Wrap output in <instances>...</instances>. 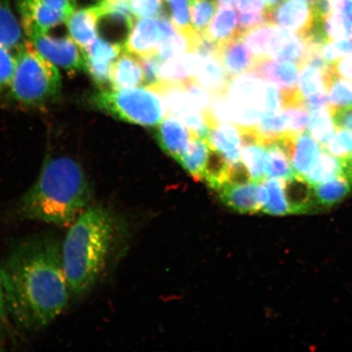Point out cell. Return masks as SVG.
Masks as SVG:
<instances>
[{"label": "cell", "instance_id": "cell-1", "mask_svg": "<svg viewBox=\"0 0 352 352\" xmlns=\"http://www.w3.org/2000/svg\"><path fill=\"white\" fill-rule=\"evenodd\" d=\"M8 316L16 327L35 332L58 318L70 293L63 241L42 232L15 241L0 266Z\"/></svg>", "mask_w": 352, "mask_h": 352}, {"label": "cell", "instance_id": "cell-2", "mask_svg": "<svg viewBox=\"0 0 352 352\" xmlns=\"http://www.w3.org/2000/svg\"><path fill=\"white\" fill-rule=\"evenodd\" d=\"M94 190L78 162L69 157L47 158L32 187L21 197V219L69 228L94 204Z\"/></svg>", "mask_w": 352, "mask_h": 352}, {"label": "cell", "instance_id": "cell-3", "mask_svg": "<svg viewBox=\"0 0 352 352\" xmlns=\"http://www.w3.org/2000/svg\"><path fill=\"white\" fill-rule=\"evenodd\" d=\"M112 211L92 204L74 221L63 241V261L70 298L87 296L107 267L116 236Z\"/></svg>", "mask_w": 352, "mask_h": 352}, {"label": "cell", "instance_id": "cell-4", "mask_svg": "<svg viewBox=\"0 0 352 352\" xmlns=\"http://www.w3.org/2000/svg\"><path fill=\"white\" fill-rule=\"evenodd\" d=\"M11 82L12 98L25 107H38L60 94L61 78L56 65L39 54L32 41L21 44Z\"/></svg>", "mask_w": 352, "mask_h": 352}, {"label": "cell", "instance_id": "cell-5", "mask_svg": "<svg viewBox=\"0 0 352 352\" xmlns=\"http://www.w3.org/2000/svg\"><path fill=\"white\" fill-rule=\"evenodd\" d=\"M91 102L109 116L143 126L157 127L168 116L164 100L146 86L118 90L101 88L92 96Z\"/></svg>", "mask_w": 352, "mask_h": 352}, {"label": "cell", "instance_id": "cell-6", "mask_svg": "<svg viewBox=\"0 0 352 352\" xmlns=\"http://www.w3.org/2000/svg\"><path fill=\"white\" fill-rule=\"evenodd\" d=\"M299 68L300 66L292 61L265 57L257 60L252 72L250 73L278 87L283 96L285 108L290 105H302V100L298 90Z\"/></svg>", "mask_w": 352, "mask_h": 352}, {"label": "cell", "instance_id": "cell-7", "mask_svg": "<svg viewBox=\"0 0 352 352\" xmlns=\"http://www.w3.org/2000/svg\"><path fill=\"white\" fill-rule=\"evenodd\" d=\"M39 54L52 64L69 72L85 69L82 51L70 37L54 38L47 34H38L30 38Z\"/></svg>", "mask_w": 352, "mask_h": 352}, {"label": "cell", "instance_id": "cell-8", "mask_svg": "<svg viewBox=\"0 0 352 352\" xmlns=\"http://www.w3.org/2000/svg\"><path fill=\"white\" fill-rule=\"evenodd\" d=\"M270 22L305 38L314 30L316 16L311 3L302 0H284L270 10Z\"/></svg>", "mask_w": 352, "mask_h": 352}, {"label": "cell", "instance_id": "cell-9", "mask_svg": "<svg viewBox=\"0 0 352 352\" xmlns=\"http://www.w3.org/2000/svg\"><path fill=\"white\" fill-rule=\"evenodd\" d=\"M17 6L22 28L30 38L47 34L48 30L68 19L63 12L52 10L43 0H17Z\"/></svg>", "mask_w": 352, "mask_h": 352}, {"label": "cell", "instance_id": "cell-10", "mask_svg": "<svg viewBox=\"0 0 352 352\" xmlns=\"http://www.w3.org/2000/svg\"><path fill=\"white\" fill-rule=\"evenodd\" d=\"M162 39L164 33L157 19L143 17L135 20L123 43V50L135 57L156 54Z\"/></svg>", "mask_w": 352, "mask_h": 352}, {"label": "cell", "instance_id": "cell-11", "mask_svg": "<svg viewBox=\"0 0 352 352\" xmlns=\"http://www.w3.org/2000/svg\"><path fill=\"white\" fill-rule=\"evenodd\" d=\"M267 83L252 73L233 78L228 87L227 95L236 108L254 109L263 112Z\"/></svg>", "mask_w": 352, "mask_h": 352}, {"label": "cell", "instance_id": "cell-12", "mask_svg": "<svg viewBox=\"0 0 352 352\" xmlns=\"http://www.w3.org/2000/svg\"><path fill=\"white\" fill-rule=\"evenodd\" d=\"M254 180L226 184L218 190L224 204L239 213H258L262 211L259 187Z\"/></svg>", "mask_w": 352, "mask_h": 352}, {"label": "cell", "instance_id": "cell-13", "mask_svg": "<svg viewBox=\"0 0 352 352\" xmlns=\"http://www.w3.org/2000/svg\"><path fill=\"white\" fill-rule=\"evenodd\" d=\"M284 142L289 149L290 160L297 177L305 179L318 162L320 148L307 132L300 135H285Z\"/></svg>", "mask_w": 352, "mask_h": 352}, {"label": "cell", "instance_id": "cell-14", "mask_svg": "<svg viewBox=\"0 0 352 352\" xmlns=\"http://www.w3.org/2000/svg\"><path fill=\"white\" fill-rule=\"evenodd\" d=\"M101 20H103V16L99 3L74 11L66 21L69 37L82 50H85L98 38Z\"/></svg>", "mask_w": 352, "mask_h": 352}, {"label": "cell", "instance_id": "cell-15", "mask_svg": "<svg viewBox=\"0 0 352 352\" xmlns=\"http://www.w3.org/2000/svg\"><path fill=\"white\" fill-rule=\"evenodd\" d=\"M307 56V44L305 38L276 25L268 48V57L292 61L302 67L305 64Z\"/></svg>", "mask_w": 352, "mask_h": 352}, {"label": "cell", "instance_id": "cell-16", "mask_svg": "<svg viewBox=\"0 0 352 352\" xmlns=\"http://www.w3.org/2000/svg\"><path fill=\"white\" fill-rule=\"evenodd\" d=\"M208 140L211 149L221 154L233 169H245L241 160V135L236 126L222 123L214 126L210 130Z\"/></svg>", "mask_w": 352, "mask_h": 352}, {"label": "cell", "instance_id": "cell-17", "mask_svg": "<svg viewBox=\"0 0 352 352\" xmlns=\"http://www.w3.org/2000/svg\"><path fill=\"white\" fill-rule=\"evenodd\" d=\"M188 131L178 118L167 116L157 126V142L162 151L178 162L192 138Z\"/></svg>", "mask_w": 352, "mask_h": 352}, {"label": "cell", "instance_id": "cell-18", "mask_svg": "<svg viewBox=\"0 0 352 352\" xmlns=\"http://www.w3.org/2000/svg\"><path fill=\"white\" fill-rule=\"evenodd\" d=\"M298 82V94L308 111L329 105L324 74L314 65L302 66Z\"/></svg>", "mask_w": 352, "mask_h": 352}, {"label": "cell", "instance_id": "cell-19", "mask_svg": "<svg viewBox=\"0 0 352 352\" xmlns=\"http://www.w3.org/2000/svg\"><path fill=\"white\" fill-rule=\"evenodd\" d=\"M218 58L230 80L233 78L252 72L256 58L246 45L241 35L220 46Z\"/></svg>", "mask_w": 352, "mask_h": 352}, {"label": "cell", "instance_id": "cell-20", "mask_svg": "<svg viewBox=\"0 0 352 352\" xmlns=\"http://www.w3.org/2000/svg\"><path fill=\"white\" fill-rule=\"evenodd\" d=\"M241 161L250 179L261 182L266 179L267 147L257 131L242 132Z\"/></svg>", "mask_w": 352, "mask_h": 352}, {"label": "cell", "instance_id": "cell-21", "mask_svg": "<svg viewBox=\"0 0 352 352\" xmlns=\"http://www.w3.org/2000/svg\"><path fill=\"white\" fill-rule=\"evenodd\" d=\"M110 87L112 89H126L144 85V72L140 61L127 52L113 61L110 72Z\"/></svg>", "mask_w": 352, "mask_h": 352}, {"label": "cell", "instance_id": "cell-22", "mask_svg": "<svg viewBox=\"0 0 352 352\" xmlns=\"http://www.w3.org/2000/svg\"><path fill=\"white\" fill-rule=\"evenodd\" d=\"M201 60L200 55L190 52L164 63L160 69L161 82L184 85L189 81L195 80Z\"/></svg>", "mask_w": 352, "mask_h": 352}, {"label": "cell", "instance_id": "cell-23", "mask_svg": "<svg viewBox=\"0 0 352 352\" xmlns=\"http://www.w3.org/2000/svg\"><path fill=\"white\" fill-rule=\"evenodd\" d=\"M195 81L212 96L227 94L230 79L217 56L202 57Z\"/></svg>", "mask_w": 352, "mask_h": 352}, {"label": "cell", "instance_id": "cell-24", "mask_svg": "<svg viewBox=\"0 0 352 352\" xmlns=\"http://www.w3.org/2000/svg\"><path fill=\"white\" fill-rule=\"evenodd\" d=\"M266 177L287 180L296 177L289 149L283 138L266 144Z\"/></svg>", "mask_w": 352, "mask_h": 352}, {"label": "cell", "instance_id": "cell-25", "mask_svg": "<svg viewBox=\"0 0 352 352\" xmlns=\"http://www.w3.org/2000/svg\"><path fill=\"white\" fill-rule=\"evenodd\" d=\"M311 33L325 43L352 39V19L340 13L320 17Z\"/></svg>", "mask_w": 352, "mask_h": 352}, {"label": "cell", "instance_id": "cell-26", "mask_svg": "<svg viewBox=\"0 0 352 352\" xmlns=\"http://www.w3.org/2000/svg\"><path fill=\"white\" fill-rule=\"evenodd\" d=\"M236 14L232 6H219V10L205 34L212 41L222 45L241 35Z\"/></svg>", "mask_w": 352, "mask_h": 352}, {"label": "cell", "instance_id": "cell-27", "mask_svg": "<svg viewBox=\"0 0 352 352\" xmlns=\"http://www.w3.org/2000/svg\"><path fill=\"white\" fill-rule=\"evenodd\" d=\"M211 148L208 139L192 138L186 151L178 162L195 180L204 178Z\"/></svg>", "mask_w": 352, "mask_h": 352}, {"label": "cell", "instance_id": "cell-28", "mask_svg": "<svg viewBox=\"0 0 352 352\" xmlns=\"http://www.w3.org/2000/svg\"><path fill=\"white\" fill-rule=\"evenodd\" d=\"M311 186L316 202L323 206L338 204L352 190V183L344 175Z\"/></svg>", "mask_w": 352, "mask_h": 352}, {"label": "cell", "instance_id": "cell-29", "mask_svg": "<svg viewBox=\"0 0 352 352\" xmlns=\"http://www.w3.org/2000/svg\"><path fill=\"white\" fill-rule=\"evenodd\" d=\"M307 126L311 135L322 147L331 140L337 129L329 105L310 110Z\"/></svg>", "mask_w": 352, "mask_h": 352}, {"label": "cell", "instance_id": "cell-30", "mask_svg": "<svg viewBox=\"0 0 352 352\" xmlns=\"http://www.w3.org/2000/svg\"><path fill=\"white\" fill-rule=\"evenodd\" d=\"M22 44V30L6 0H0V47L13 50Z\"/></svg>", "mask_w": 352, "mask_h": 352}, {"label": "cell", "instance_id": "cell-31", "mask_svg": "<svg viewBox=\"0 0 352 352\" xmlns=\"http://www.w3.org/2000/svg\"><path fill=\"white\" fill-rule=\"evenodd\" d=\"M327 81L329 107L331 111L352 107V81L346 80L329 72L324 74Z\"/></svg>", "mask_w": 352, "mask_h": 352}, {"label": "cell", "instance_id": "cell-32", "mask_svg": "<svg viewBox=\"0 0 352 352\" xmlns=\"http://www.w3.org/2000/svg\"><path fill=\"white\" fill-rule=\"evenodd\" d=\"M263 183L267 190V201L262 212L277 217L292 214L285 195V180L267 178L263 180Z\"/></svg>", "mask_w": 352, "mask_h": 352}, {"label": "cell", "instance_id": "cell-33", "mask_svg": "<svg viewBox=\"0 0 352 352\" xmlns=\"http://www.w3.org/2000/svg\"><path fill=\"white\" fill-rule=\"evenodd\" d=\"M197 32L190 34L180 32L176 28L173 34L167 35L158 47L157 54L162 59L170 60L184 54L193 52Z\"/></svg>", "mask_w": 352, "mask_h": 352}, {"label": "cell", "instance_id": "cell-34", "mask_svg": "<svg viewBox=\"0 0 352 352\" xmlns=\"http://www.w3.org/2000/svg\"><path fill=\"white\" fill-rule=\"evenodd\" d=\"M340 175H343V162L323 149L318 162L306 175L305 180L311 186H315Z\"/></svg>", "mask_w": 352, "mask_h": 352}, {"label": "cell", "instance_id": "cell-35", "mask_svg": "<svg viewBox=\"0 0 352 352\" xmlns=\"http://www.w3.org/2000/svg\"><path fill=\"white\" fill-rule=\"evenodd\" d=\"M276 25L267 23L241 34L246 45L252 51L256 60L267 56L268 48Z\"/></svg>", "mask_w": 352, "mask_h": 352}, {"label": "cell", "instance_id": "cell-36", "mask_svg": "<svg viewBox=\"0 0 352 352\" xmlns=\"http://www.w3.org/2000/svg\"><path fill=\"white\" fill-rule=\"evenodd\" d=\"M99 4L103 19L111 20L131 29L135 19L131 10L130 0H100Z\"/></svg>", "mask_w": 352, "mask_h": 352}, {"label": "cell", "instance_id": "cell-37", "mask_svg": "<svg viewBox=\"0 0 352 352\" xmlns=\"http://www.w3.org/2000/svg\"><path fill=\"white\" fill-rule=\"evenodd\" d=\"M123 45L112 43L104 38H98L90 46L82 50L85 58L96 61V63H113L121 55Z\"/></svg>", "mask_w": 352, "mask_h": 352}, {"label": "cell", "instance_id": "cell-38", "mask_svg": "<svg viewBox=\"0 0 352 352\" xmlns=\"http://www.w3.org/2000/svg\"><path fill=\"white\" fill-rule=\"evenodd\" d=\"M190 3V21L195 32L205 33L217 10L214 0H189Z\"/></svg>", "mask_w": 352, "mask_h": 352}, {"label": "cell", "instance_id": "cell-39", "mask_svg": "<svg viewBox=\"0 0 352 352\" xmlns=\"http://www.w3.org/2000/svg\"><path fill=\"white\" fill-rule=\"evenodd\" d=\"M322 148L342 161L347 160L352 153V131L338 130Z\"/></svg>", "mask_w": 352, "mask_h": 352}, {"label": "cell", "instance_id": "cell-40", "mask_svg": "<svg viewBox=\"0 0 352 352\" xmlns=\"http://www.w3.org/2000/svg\"><path fill=\"white\" fill-rule=\"evenodd\" d=\"M170 7L171 21L175 28L184 33L195 32L189 19V0H166Z\"/></svg>", "mask_w": 352, "mask_h": 352}, {"label": "cell", "instance_id": "cell-41", "mask_svg": "<svg viewBox=\"0 0 352 352\" xmlns=\"http://www.w3.org/2000/svg\"><path fill=\"white\" fill-rule=\"evenodd\" d=\"M184 86L192 107L204 116L210 109L213 96L195 80L189 81Z\"/></svg>", "mask_w": 352, "mask_h": 352}, {"label": "cell", "instance_id": "cell-42", "mask_svg": "<svg viewBox=\"0 0 352 352\" xmlns=\"http://www.w3.org/2000/svg\"><path fill=\"white\" fill-rule=\"evenodd\" d=\"M283 111L287 120L289 135H297L305 132L308 122V110L302 105H290Z\"/></svg>", "mask_w": 352, "mask_h": 352}, {"label": "cell", "instance_id": "cell-43", "mask_svg": "<svg viewBox=\"0 0 352 352\" xmlns=\"http://www.w3.org/2000/svg\"><path fill=\"white\" fill-rule=\"evenodd\" d=\"M138 58L144 72V86L153 87L160 83V69L164 64V59L157 54Z\"/></svg>", "mask_w": 352, "mask_h": 352}, {"label": "cell", "instance_id": "cell-44", "mask_svg": "<svg viewBox=\"0 0 352 352\" xmlns=\"http://www.w3.org/2000/svg\"><path fill=\"white\" fill-rule=\"evenodd\" d=\"M16 58L10 50L0 47V92L11 85L14 76Z\"/></svg>", "mask_w": 352, "mask_h": 352}, {"label": "cell", "instance_id": "cell-45", "mask_svg": "<svg viewBox=\"0 0 352 352\" xmlns=\"http://www.w3.org/2000/svg\"><path fill=\"white\" fill-rule=\"evenodd\" d=\"M319 52L328 63H336L341 57L352 54V39L324 43L320 47Z\"/></svg>", "mask_w": 352, "mask_h": 352}, {"label": "cell", "instance_id": "cell-46", "mask_svg": "<svg viewBox=\"0 0 352 352\" xmlns=\"http://www.w3.org/2000/svg\"><path fill=\"white\" fill-rule=\"evenodd\" d=\"M130 6L132 13L138 19H156L164 13L162 0H130Z\"/></svg>", "mask_w": 352, "mask_h": 352}, {"label": "cell", "instance_id": "cell-47", "mask_svg": "<svg viewBox=\"0 0 352 352\" xmlns=\"http://www.w3.org/2000/svg\"><path fill=\"white\" fill-rule=\"evenodd\" d=\"M85 69L90 74L92 80L96 85L102 87L109 85L110 80V72L113 63H96V61L85 58Z\"/></svg>", "mask_w": 352, "mask_h": 352}, {"label": "cell", "instance_id": "cell-48", "mask_svg": "<svg viewBox=\"0 0 352 352\" xmlns=\"http://www.w3.org/2000/svg\"><path fill=\"white\" fill-rule=\"evenodd\" d=\"M239 29L241 34L258 26L271 23L270 10L258 13H239Z\"/></svg>", "mask_w": 352, "mask_h": 352}, {"label": "cell", "instance_id": "cell-49", "mask_svg": "<svg viewBox=\"0 0 352 352\" xmlns=\"http://www.w3.org/2000/svg\"><path fill=\"white\" fill-rule=\"evenodd\" d=\"M283 109L284 100L280 88L274 83H267L263 112L280 113L283 111Z\"/></svg>", "mask_w": 352, "mask_h": 352}, {"label": "cell", "instance_id": "cell-50", "mask_svg": "<svg viewBox=\"0 0 352 352\" xmlns=\"http://www.w3.org/2000/svg\"><path fill=\"white\" fill-rule=\"evenodd\" d=\"M333 120L336 129L352 131V107L334 110Z\"/></svg>", "mask_w": 352, "mask_h": 352}, {"label": "cell", "instance_id": "cell-51", "mask_svg": "<svg viewBox=\"0 0 352 352\" xmlns=\"http://www.w3.org/2000/svg\"><path fill=\"white\" fill-rule=\"evenodd\" d=\"M331 70L337 76L352 81V55H347L332 63Z\"/></svg>", "mask_w": 352, "mask_h": 352}, {"label": "cell", "instance_id": "cell-52", "mask_svg": "<svg viewBox=\"0 0 352 352\" xmlns=\"http://www.w3.org/2000/svg\"><path fill=\"white\" fill-rule=\"evenodd\" d=\"M234 6L242 13H258L268 10L263 0H235Z\"/></svg>", "mask_w": 352, "mask_h": 352}, {"label": "cell", "instance_id": "cell-53", "mask_svg": "<svg viewBox=\"0 0 352 352\" xmlns=\"http://www.w3.org/2000/svg\"><path fill=\"white\" fill-rule=\"evenodd\" d=\"M43 1L52 10L63 12L67 17L76 11V0H43Z\"/></svg>", "mask_w": 352, "mask_h": 352}, {"label": "cell", "instance_id": "cell-54", "mask_svg": "<svg viewBox=\"0 0 352 352\" xmlns=\"http://www.w3.org/2000/svg\"><path fill=\"white\" fill-rule=\"evenodd\" d=\"M8 312L6 294H4L1 276H0V321H1V322H6L8 320Z\"/></svg>", "mask_w": 352, "mask_h": 352}, {"label": "cell", "instance_id": "cell-55", "mask_svg": "<svg viewBox=\"0 0 352 352\" xmlns=\"http://www.w3.org/2000/svg\"><path fill=\"white\" fill-rule=\"evenodd\" d=\"M343 175L352 183V153L349 158L343 160Z\"/></svg>", "mask_w": 352, "mask_h": 352}, {"label": "cell", "instance_id": "cell-56", "mask_svg": "<svg viewBox=\"0 0 352 352\" xmlns=\"http://www.w3.org/2000/svg\"><path fill=\"white\" fill-rule=\"evenodd\" d=\"M263 1L266 4L267 10H271L272 8L279 6V4L283 2V0H263Z\"/></svg>", "mask_w": 352, "mask_h": 352}, {"label": "cell", "instance_id": "cell-57", "mask_svg": "<svg viewBox=\"0 0 352 352\" xmlns=\"http://www.w3.org/2000/svg\"><path fill=\"white\" fill-rule=\"evenodd\" d=\"M219 6H232L235 3V0H217Z\"/></svg>", "mask_w": 352, "mask_h": 352}, {"label": "cell", "instance_id": "cell-58", "mask_svg": "<svg viewBox=\"0 0 352 352\" xmlns=\"http://www.w3.org/2000/svg\"><path fill=\"white\" fill-rule=\"evenodd\" d=\"M302 1H305V2H308V3H314L316 1V0H302Z\"/></svg>", "mask_w": 352, "mask_h": 352}, {"label": "cell", "instance_id": "cell-59", "mask_svg": "<svg viewBox=\"0 0 352 352\" xmlns=\"http://www.w3.org/2000/svg\"><path fill=\"white\" fill-rule=\"evenodd\" d=\"M2 347H1V345H0V351H2Z\"/></svg>", "mask_w": 352, "mask_h": 352}, {"label": "cell", "instance_id": "cell-60", "mask_svg": "<svg viewBox=\"0 0 352 352\" xmlns=\"http://www.w3.org/2000/svg\"><path fill=\"white\" fill-rule=\"evenodd\" d=\"M349 1H352V0H349Z\"/></svg>", "mask_w": 352, "mask_h": 352}, {"label": "cell", "instance_id": "cell-61", "mask_svg": "<svg viewBox=\"0 0 352 352\" xmlns=\"http://www.w3.org/2000/svg\"></svg>", "mask_w": 352, "mask_h": 352}]
</instances>
